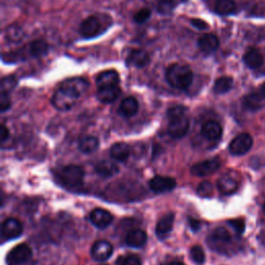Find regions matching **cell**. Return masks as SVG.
Instances as JSON below:
<instances>
[{
  "label": "cell",
  "mask_w": 265,
  "mask_h": 265,
  "mask_svg": "<svg viewBox=\"0 0 265 265\" xmlns=\"http://www.w3.org/2000/svg\"><path fill=\"white\" fill-rule=\"evenodd\" d=\"M102 32V23L96 16L85 19L80 26V33L84 38H92Z\"/></svg>",
  "instance_id": "cell-9"
},
{
  "label": "cell",
  "mask_w": 265,
  "mask_h": 265,
  "mask_svg": "<svg viewBox=\"0 0 265 265\" xmlns=\"http://www.w3.org/2000/svg\"><path fill=\"white\" fill-rule=\"evenodd\" d=\"M113 253V247L110 243L106 241H98L92 246L91 257L99 262L108 260Z\"/></svg>",
  "instance_id": "cell-11"
},
{
  "label": "cell",
  "mask_w": 265,
  "mask_h": 265,
  "mask_svg": "<svg viewBox=\"0 0 265 265\" xmlns=\"http://www.w3.org/2000/svg\"><path fill=\"white\" fill-rule=\"evenodd\" d=\"M5 36L7 38V41L16 43V42L21 41V39L23 38L24 32L19 25H11L6 29Z\"/></svg>",
  "instance_id": "cell-30"
},
{
  "label": "cell",
  "mask_w": 265,
  "mask_h": 265,
  "mask_svg": "<svg viewBox=\"0 0 265 265\" xmlns=\"http://www.w3.org/2000/svg\"><path fill=\"white\" fill-rule=\"evenodd\" d=\"M189 223H190L191 228H192L193 230L197 231V230L200 229V222H199V221H197V220H195V219H193V218H190V219H189Z\"/></svg>",
  "instance_id": "cell-42"
},
{
  "label": "cell",
  "mask_w": 265,
  "mask_h": 265,
  "mask_svg": "<svg viewBox=\"0 0 265 265\" xmlns=\"http://www.w3.org/2000/svg\"><path fill=\"white\" fill-rule=\"evenodd\" d=\"M236 5L233 0H218L215 10L221 16H228L235 11Z\"/></svg>",
  "instance_id": "cell-28"
},
{
  "label": "cell",
  "mask_w": 265,
  "mask_h": 265,
  "mask_svg": "<svg viewBox=\"0 0 265 265\" xmlns=\"http://www.w3.org/2000/svg\"><path fill=\"white\" fill-rule=\"evenodd\" d=\"M8 136H9L8 129L4 125H2L1 126V132H0V137H1V141L4 142L8 138Z\"/></svg>",
  "instance_id": "cell-41"
},
{
  "label": "cell",
  "mask_w": 265,
  "mask_h": 265,
  "mask_svg": "<svg viewBox=\"0 0 265 265\" xmlns=\"http://www.w3.org/2000/svg\"><path fill=\"white\" fill-rule=\"evenodd\" d=\"M146 242L147 234L140 229L132 230L126 236V244L132 248H142Z\"/></svg>",
  "instance_id": "cell-19"
},
{
  "label": "cell",
  "mask_w": 265,
  "mask_h": 265,
  "mask_svg": "<svg viewBox=\"0 0 265 265\" xmlns=\"http://www.w3.org/2000/svg\"><path fill=\"white\" fill-rule=\"evenodd\" d=\"M170 265H184V264L181 262H173V263H171Z\"/></svg>",
  "instance_id": "cell-44"
},
{
  "label": "cell",
  "mask_w": 265,
  "mask_h": 265,
  "mask_svg": "<svg viewBox=\"0 0 265 265\" xmlns=\"http://www.w3.org/2000/svg\"><path fill=\"white\" fill-rule=\"evenodd\" d=\"M240 185V175L234 171L223 174L218 180V189L224 195H230L237 191Z\"/></svg>",
  "instance_id": "cell-6"
},
{
  "label": "cell",
  "mask_w": 265,
  "mask_h": 265,
  "mask_svg": "<svg viewBox=\"0 0 265 265\" xmlns=\"http://www.w3.org/2000/svg\"><path fill=\"white\" fill-rule=\"evenodd\" d=\"M190 256L196 264L201 265L205 262L204 251L200 246H194L190 251Z\"/></svg>",
  "instance_id": "cell-32"
},
{
  "label": "cell",
  "mask_w": 265,
  "mask_h": 265,
  "mask_svg": "<svg viewBox=\"0 0 265 265\" xmlns=\"http://www.w3.org/2000/svg\"><path fill=\"white\" fill-rule=\"evenodd\" d=\"M261 94L265 97V82L263 83V85H262V87H261Z\"/></svg>",
  "instance_id": "cell-43"
},
{
  "label": "cell",
  "mask_w": 265,
  "mask_h": 265,
  "mask_svg": "<svg viewBox=\"0 0 265 265\" xmlns=\"http://www.w3.org/2000/svg\"><path fill=\"white\" fill-rule=\"evenodd\" d=\"M121 88H119L118 85L115 86H109V87H102L98 88L97 92V97L100 102L105 103V104H110L114 102L119 95H121Z\"/></svg>",
  "instance_id": "cell-18"
},
{
  "label": "cell",
  "mask_w": 265,
  "mask_h": 265,
  "mask_svg": "<svg viewBox=\"0 0 265 265\" xmlns=\"http://www.w3.org/2000/svg\"><path fill=\"white\" fill-rule=\"evenodd\" d=\"M176 180L170 176H154L149 181V188L154 193H165L174 190Z\"/></svg>",
  "instance_id": "cell-10"
},
{
  "label": "cell",
  "mask_w": 265,
  "mask_h": 265,
  "mask_svg": "<svg viewBox=\"0 0 265 265\" xmlns=\"http://www.w3.org/2000/svg\"><path fill=\"white\" fill-rule=\"evenodd\" d=\"M232 86H233V79L228 76H224L219 78L215 82L214 91L217 95H224L227 94V92L232 88Z\"/></svg>",
  "instance_id": "cell-27"
},
{
  "label": "cell",
  "mask_w": 265,
  "mask_h": 265,
  "mask_svg": "<svg viewBox=\"0 0 265 265\" xmlns=\"http://www.w3.org/2000/svg\"><path fill=\"white\" fill-rule=\"evenodd\" d=\"M138 110H139L138 101L132 97H128L122 102L121 106H119L118 113L123 117L129 118V117L136 115Z\"/></svg>",
  "instance_id": "cell-17"
},
{
  "label": "cell",
  "mask_w": 265,
  "mask_h": 265,
  "mask_svg": "<svg viewBox=\"0 0 265 265\" xmlns=\"http://www.w3.org/2000/svg\"><path fill=\"white\" fill-rule=\"evenodd\" d=\"M223 129L221 125L215 121H209L205 123L201 129V134L208 140L215 141L221 138Z\"/></svg>",
  "instance_id": "cell-20"
},
{
  "label": "cell",
  "mask_w": 265,
  "mask_h": 265,
  "mask_svg": "<svg viewBox=\"0 0 265 265\" xmlns=\"http://www.w3.org/2000/svg\"><path fill=\"white\" fill-rule=\"evenodd\" d=\"M211 236H213V238H214L215 241L220 242V243H228V242L231 241L230 233L228 232L227 229H225L223 227L217 228Z\"/></svg>",
  "instance_id": "cell-33"
},
{
  "label": "cell",
  "mask_w": 265,
  "mask_h": 265,
  "mask_svg": "<svg viewBox=\"0 0 265 265\" xmlns=\"http://www.w3.org/2000/svg\"><path fill=\"white\" fill-rule=\"evenodd\" d=\"M31 257L32 251L30 247L26 244H21L9 252L6 257V261L8 265H19L28 262Z\"/></svg>",
  "instance_id": "cell-5"
},
{
  "label": "cell",
  "mask_w": 265,
  "mask_h": 265,
  "mask_svg": "<svg viewBox=\"0 0 265 265\" xmlns=\"http://www.w3.org/2000/svg\"><path fill=\"white\" fill-rule=\"evenodd\" d=\"M191 25L199 30H205L208 28V24L201 19H191Z\"/></svg>",
  "instance_id": "cell-40"
},
{
  "label": "cell",
  "mask_w": 265,
  "mask_h": 265,
  "mask_svg": "<svg viewBox=\"0 0 265 265\" xmlns=\"http://www.w3.org/2000/svg\"><path fill=\"white\" fill-rule=\"evenodd\" d=\"M213 193H214V185L211 184L209 181H203L198 185L197 194L200 197H203V198L211 197Z\"/></svg>",
  "instance_id": "cell-34"
},
{
  "label": "cell",
  "mask_w": 265,
  "mask_h": 265,
  "mask_svg": "<svg viewBox=\"0 0 265 265\" xmlns=\"http://www.w3.org/2000/svg\"><path fill=\"white\" fill-rule=\"evenodd\" d=\"M49 51L48 44L43 41V39H35V41L31 42L27 48H26V52L29 57L31 58H37L46 55Z\"/></svg>",
  "instance_id": "cell-21"
},
{
  "label": "cell",
  "mask_w": 265,
  "mask_h": 265,
  "mask_svg": "<svg viewBox=\"0 0 265 265\" xmlns=\"http://www.w3.org/2000/svg\"><path fill=\"white\" fill-rule=\"evenodd\" d=\"M121 265H142L141 259L136 255H129L124 258Z\"/></svg>",
  "instance_id": "cell-39"
},
{
  "label": "cell",
  "mask_w": 265,
  "mask_h": 265,
  "mask_svg": "<svg viewBox=\"0 0 265 265\" xmlns=\"http://www.w3.org/2000/svg\"><path fill=\"white\" fill-rule=\"evenodd\" d=\"M100 146L99 140L96 137L92 136H86L80 140V143H79V149H80L83 153H92L96 150H98Z\"/></svg>",
  "instance_id": "cell-26"
},
{
  "label": "cell",
  "mask_w": 265,
  "mask_h": 265,
  "mask_svg": "<svg viewBox=\"0 0 265 265\" xmlns=\"http://www.w3.org/2000/svg\"><path fill=\"white\" fill-rule=\"evenodd\" d=\"M11 101L9 98V94H5V92H1L0 94V110L1 112H5L10 108Z\"/></svg>",
  "instance_id": "cell-37"
},
{
  "label": "cell",
  "mask_w": 265,
  "mask_h": 265,
  "mask_svg": "<svg viewBox=\"0 0 265 265\" xmlns=\"http://www.w3.org/2000/svg\"><path fill=\"white\" fill-rule=\"evenodd\" d=\"M59 180L69 188H80L84 180V171L77 165H69L60 169L58 173Z\"/></svg>",
  "instance_id": "cell-3"
},
{
  "label": "cell",
  "mask_w": 265,
  "mask_h": 265,
  "mask_svg": "<svg viewBox=\"0 0 265 265\" xmlns=\"http://www.w3.org/2000/svg\"><path fill=\"white\" fill-rule=\"evenodd\" d=\"M221 167V161L218 157L209 158V160L195 164L191 168L192 174L195 176H207L215 173Z\"/></svg>",
  "instance_id": "cell-8"
},
{
  "label": "cell",
  "mask_w": 265,
  "mask_h": 265,
  "mask_svg": "<svg viewBox=\"0 0 265 265\" xmlns=\"http://www.w3.org/2000/svg\"><path fill=\"white\" fill-rule=\"evenodd\" d=\"M88 88V82L83 78H71L64 81L52 97V105L59 111L72 109L77 100Z\"/></svg>",
  "instance_id": "cell-1"
},
{
  "label": "cell",
  "mask_w": 265,
  "mask_h": 265,
  "mask_svg": "<svg viewBox=\"0 0 265 265\" xmlns=\"http://www.w3.org/2000/svg\"><path fill=\"white\" fill-rule=\"evenodd\" d=\"M95 170H96V172L100 176L105 177V178H108V177H111V176H113V175H115L117 173L118 167L113 162H110V161H107V160H103V161H100L96 165Z\"/></svg>",
  "instance_id": "cell-23"
},
{
  "label": "cell",
  "mask_w": 265,
  "mask_h": 265,
  "mask_svg": "<svg viewBox=\"0 0 265 265\" xmlns=\"http://www.w3.org/2000/svg\"><path fill=\"white\" fill-rule=\"evenodd\" d=\"M150 15H151V10L147 7H144L136 12L134 16V20L135 22L141 24V23L146 22L150 18Z\"/></svg>",
  "instance_id": "cell-36"
},
{
  "label": "cell",
  "mask_w": 265,
  "mask_h": 265,
  "mask_svg": "<svg viewBox=\"0 0 265 265\" xmlns=\"http://www.w3.org/2000/svg\"><path fill=\"white\" fill-rule=\"evenodd\" d=\"M113 217L108 210L103 208H96L94 211H91L90 215V222L94 226L99 229L107 228L112 223Z\"/></svg>",
  "instance_id": "cell-13"
},
{
  "label": "cell",
  "mask_w": 265,
  "mask_h": 265,
  "mask_svg": "<svg viewBox=\"0 0 265 265\" xmlns=\"http://www.w3.org/2000/svg\"><path fill=\"white\" fill-rule=\"evenodd\" d=\"M150 62V58L148 53L141 49H134L130 52V54L127 58V63L130 66H134V68L142 69L145 68Z\"/></svg>",
  "instance_id": "cell-14"
},
{
  "label": "cell",
  "mask_w": 265,
  "mask_h": 265,
  "mask_svg": "<svg viewBox=\"0 0 265 265\" xmlns=\"http://www.w3.org/2000/svg\"><path fill=\"white\" fill-rule=\"evenodd\" d=\"M194 79L192 70L188 65L173 63L166 70V80L169 85L177 89H188Z\"/></svg>",
  "instance_id": "cell-2"
},
{
  "label": "cell",
  "mask_w": 265,
  "mask_h": 265,
  "mask_svg": "<svg viewBox=\"0 0 265 265\" xmlns=\"http://www.w3.org/2000/svg\"><path fill=\"white\" fill-rule=\"evenodd\" d=\"M110 153L115 161L126 162L130 156V147L126 143H115L111 147Z\"/></svg>",
  "instance_id": "cell-25"
},
{
  "label": "cell",
  "mask_w": 265,
  "mask_h": 265,
  "mask_svg": "<svg viewBox=\"0 0 265 265\" xmlns=\"http://www.w3.org/2000/svg\"><path fill=\"white\" fill-rule=\"evenodd\" d=\"M23 232V226L19 220L9 218L5 220L2 224L1 233L2 236L6 240H14V238L19 237Z\"/></svg>",
  "instance_id": "cell-12"
},
{
  "label": "cell",
  "mask_w": 265,
  "mask_h": 265,
  "mask_svg": "<svg viewBox=\"0 0 265 265\" xmlns=\"http://www.w3.org/2000/svg\"><path fill=\"white\" fill-rule=\"evenodd\" d=\"M230 226L237 232V233H244L245 231V227H246V223L244 220H241V219H238V220H231L228 222Z\"/></svg>",
  "instance_id": "cell-38"
},
{
  "label": "cell",
  "mask_w": 265,
  "mask_h": 265,
  "mask_svg": "<svg viewBox=\"0 0 265 265\" xmlns=\"http://www.w3.org/2000/svg\"><path fill=\"white\" fill-rule=\"evenodd\" d=\"M17 85V80L15 77H5L1 80V85H0V91L9 94V92L14 89Z\"/></svg>",
  "instance_id": "cell-35"
},
{
  "label": "cell",
  "mask_w": 265,
  "mask_h": 265,
  "mask_svg": "<svg viewBox=\"0 0 265 265\" xmlns=\"http://www.w3.org/2000/svg\"><path fill=\"white\" fill-rule=\"evenodd\" d=\"M263 210H264V213H265V203H264V206H263Z\"/></svg>",
  "instance_id": "cell-45"
},
{
  "label": "cell",
  "mask_w": 265,
  "mask_h": 265,
  "mask_svg": "<svg viewBox=\"0 0 265 265\" xmlns=\"http://www.w3.org/2000/svg\"><path fill=\"white\" fill-rule=\"evenodd\" d=\"M118 83H119V76L117 72L113 70L102 72L97 78L98 88L115 86V85H118Z\"/></svg>",
  "instance_id": "cell-22"
},
{
  "label": "cell",
  "mask_w": 265,
  "mask_h": 265,
  "mask_svg": "<svg viewBox=\"0 0 265 265\" xmlns=\"http://www.w3.org/2000/svg\"><path fill=\"white\" fill-rule=\"evenodd\" d=\"M244 61L246 65L250 69H258L263 64L264 58L261 53L256 50V49H251L249 50L245 56H244Z\"/></svg>",
  "instance_id": "cell-24"
},
{
  "label": "cell",
  "mask_w": 265,
  "mask_h": 265,
  "mask_svg": "<svg viewBox=\"0 0 265 265\" xmlns=\"http://www.w3.org/2000/svg\"><path fill=\"white\" fill-rule=\"evenodd\" d=\"M174 214L173 213H169L165 215L158 223L156 224V228H155V233L158 238H163L167 237V235L171 232L172 227H173V223H174Z\"/></svg>",
  "instance_id": "cell-16"
},
{
  "label": "cell",
  "mask_w": 265,
  "mask_h": 265,
  "mask_svg": "<svg viewBox=\"0 0 265 265\" xmlns=\"http://www.w3.org/2000/svg\"><path fill=\"white\" fill-rule=\"evenodd\" d=\"M220 45V41L216 34L214 33H206L198 39V47L205 54H210L215 52Z\"/></svg>",
  "instance_id": "cell-15"
},
{
  "label": "cell",
  "mask_w": 265,
  "mask_h": 265,
  "mask_svg": "<svg viewBox=\"0 0 265 265\" xmlns=\"http://www.w3.org/2000/svg\"><path fill=\"white\" fill-rule=\"evenodd\" d=\"M176 6L175 0H160L157 3V11L161 15H168Z\"/></svg>",
  "instance_id": "cell-31"
},
{
  "label": "cell",
  "mask_w": 265,
  "mask_h": 265,
  "mask_svg": "<svg viewBox=\"0 0 265 265\" xmlns=\"http://www.w3.org/2000/svg\"><path fill=\"white\" fill-rule=\"evenodd\" d=\"M190 127V122L187 114L176 116L173 118H169L168 132L173 138H182L187 134Z\"/></svg>",
  "instance_id": "cell-4"
},
{
  "label": "cell",
  "mask_w": 265,
  "mask_h": 265,
  "mask_svg": "<svg viewBox=\"0 0 265 265\" xmlns=\"http://www.w3.org/2000/svg\"><path fill=\"white\" fill-rule=\"evenodd\" d=\"M253 146V138L250 134L243 132L236 136L229 145V150L233 155L246 154Z\"/></svg>",
  "instance_id": "cell-7"
},
{
  "label": "cell",
  "mask_w": 265,
  "mask_h": 265,
  "mask_svg": "<svg viewBox=\"0 0 265 265\" xmlns=\"http://www.w3.org/2000/svg\"><path fill=\"white\" fill-rule=\"evenodd\" d=\"M261 98L258 94H250L246 96L243 100V105L244 108L249 110V111H257L258 109L261 108Z\"/></svg>",
  "instance_id": "cell-29"
}]
</instances>
